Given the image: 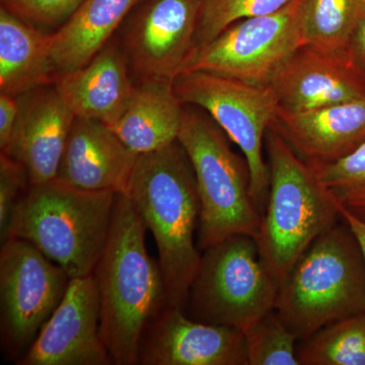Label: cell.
Segmentation results:
<instances>
[{
    "mask_svg": "<svg viewBox=\"0 0 365 365\" xmlns=\"http://www.w3.org/2000/svg\"><path fill=\"white\" fill-rule=\"evenodd\" d=\"M146 230L129 197L117 194L107 242L93 272L101 333L113 364H138L143 334L167 306L162 269L146 249Z\"/></svg>",
    "mask_w": 365,
    "mask_h": 365,
    "instance_id": "6da1fadb",
    "label": "cell"
},
{
    "mask_svg": "<svg viewBox=\"0 0 365 365\" xmlns=\"http://www.w3.org/2000/svg\"><path fill=\"white\" fill-rule=\"evenodd\" d=\"M125 195L155 237L167 306L185 311L201 260L194 237L200 198L193 167L179 140L138 155Z\"/></svg>",
    "mask_w": 365,
    "mask_h": 365,
    "instance_id": "7a4b0ae2",
    "label": "cell"
},
{
    "mask_svg": "<svg viewBox=\"0 0 365 365\" xmlns=\"http://www.w3.org/2000/svg\"><path fill=\"white\" fill-rule=\"evenodd\" d=\"M275 311L297 340L365 313V262L343 220L319 235L280 283Z\"/></svg>",
    "mask_w": 365,
    "mask_h": 365,
    "instance_id": "3957f363",
    "label": "cell"
},
{
    "mask_svg": "<svg viewBox=\"0 0 365 365\" xmlns=\"http://www.w3.org/2000/svg\"><path fill=\"white\" fill-rule=\"evenodd\" d=\"M116 195L58 179L31 185L14 209L9 239L31 242L71 278L91 275L107 242Z\"/></svg>",
    "mask_w": 365,
    "mask_h": 365,
    "instance_id": "277c9868",
    "label": "cell"
},
{
    "mask_svg": "<svg viewBox=\"0 0 365 365\" xmlns=\"http://www.w3.org/2000/svg\"><path fill=\"white\" fill-rule=\"evenodd\" d=\"M265 145L270 182L256 242L262 261L280 285L312 242L337 223L340 213L314 168L273 127Z\"/></svg>",
    "mask_w": 365,
    "mask_h": 365,
    "instance_id": "5b68a950",
    "label": "cell"
},
{
    "mask_svg": "<svg viewBox=\"0 0 365 365\" xmlns=\"http://www.w3.org/2000/svg\"><path fill=\"white\" fill-rule=\"evenodd\" d=\"M227 138L211 117L184 109L178 140L195 174L201 251L232 235L256 240L260 232L262 215L252 198L248 163L230 148Z\"/></svg>",
    "mask_w": 365,
    "mask_h": 365,
    "instance_id": "8992f818",
    "label": "cell"
},
{
    "mask_svg": "<svg viewBox=\"0 0 365 365\" xmlns=\"http://www.w3.org/2000/svg\"><path fill=\"white\" fill-rule=\"evenodd\" d=\"M202 252L187 304L192 319L244 332L275 309L279 283L254 237L232 235Z\"/></svg>",
    "mask_w": 365,
    "mask_h": 365,
    "instance_id": "52a82bcc",
    "label": "cell"
},
{
    "mask_svg": "<svg viewBox=\"0 0 365 365\" xmlns=\"http://www.w3.org/2000/svg\"><path fill=\"white\" fill-rule=\"evenodd\" d=\"M174 90L182 104L201 108L239 146L248 163L252 198L263 215L270 182L264 143L279 107L272 88L197 71L180 74Z\"/></svg>",
    "mask_w": 365,
    "mask_h": 365,
    "instance_id": "ba28073f",
    "label": "cell"
},
{
    "mask_svg": "<svg viewBox=\"0 0 365 365\" xmlns=\"http://www.w3.org/2000/svg\"><path fill=\"white\" fill-rule=\"evenodd\" d=\"M302 2L292 0L275 13L232 24L192 53L182 73L207 71L249 85L270 86L304 46Z\"/></svg>",
    "mask_w": 365,
    "mask_h": 365,
    "instance_id": "9c48e42d",
    "label": "cell"
},
{
    "mask_svg": "<svg viewBox=\"0 0 365 365\" xmlns=\"http://www.w3.org/2000/svg\"><path fill=\"white\" fill-rule=\"evenodd\" d=\"M71 278L31 242L11 237L0 250V332L11 359H21L59 306Z\"/></svg>",
    "mask_w": 365,
    "mask_h": 365,
    "instance_id": "30bf717a",
    "label": "cell"
},
{
    "mask_svg": "<svg viewBox=\"0 0 365 365\" xmlns=\"http://www.w3.org/2000/svg\"><path fill=\"white\" fill-rule=\"evenodd\" d=\"M20 365H110L101 333V304L93 274L71 278L63 299Z\"/></svg>",
    "mask_w": 365,
    "mask_h": 365,
    "instance_id": "8fae6325",
    "label": "cell"
},
{
    "mask_svg": "<svg viewBox=\"0 0 365 365\" xmlns=\"http://www.w3.org/2000/svg\"><path fill=\"white\" fill-rule=\"evenodd\" d=\"M199 0H145L127 30V54L141 79L178 78L195 49Z\"/></svg>",
    "mask_w": 365,
    "mask_h": 365,
    "instance_id": "7c38bea8",
    "label": "cell"
},
{
    "mask_svg": "<svg viewBox=\"0 0 365 365\" xmlns=\"http://www.w3.org/2000/svg\"><path fill=\"white\" fill-rule=\"evenodd\" d=\"M138 364L249 365V360L242 331L202 323L165 306L143 334Z\"/></svg>",
    "mask_w": 365,
    "mask_h": 365,
    "instance_id": "4fadbf2b",
    "label": "cell"
},
{
    "mask_svg": "<svg viewBox=\"0 0 365 365\" xmlns=\"http://www.w3.org/2000/svg\"><path fill=\"white\" fill-rule=\"evenodd\" d=\"M270 86L281 109L309 111L365 98V73L348 49L302 46Z\"/></svg>",
    "mask_w": 365,
    "mask_h": 365,
    "instance_id": "5bb4252c",
    "label": "cell"
},
{
    "mask_svg": "<svg viewBox=\"0 0 365 365\" xmlns=\"http://www.w3.org/2000/svg\"><path fill=\"white\" fill-rule=\"evenodd\" d=\"M13 138L2 153L26 168L31 185L56 179L76 115L58 88L25 93Z\"/></svg>",
    "mask_w": 365,
    "mask_h": 365,
    "instance_id": "9a60e30c",
    "label": "cell"
},
{
    "mask_svg": "<svg viewBox=\"0 0 365 365\" xmlns=\"http://www.w3.org/2000/svg\"><path fill=\"white\" fill-rule=\"evenodd\" d=\"M137 158L107 124L76 118L56 179L86 191L126 194Z\"/></svg>",
    "mask_w": 365,
    "mask_h": 365,
    "instance_id": "2e32d148",
    "label": "cell"
},
{
    "mask_svg": "<svg viewBox=\"0 0 365 365\" xmlns=\"http://www.w3.org/2000/svg\"><path fill=\"white\" fill-rule=\"evenodd\" d=\"M271 127L307 163L337 162L365 143V98L302 112L278 107Z\"/></svg>",
    "mask_w": 365,
    "mask_h": 365,
    "instance_id": "e0dca14e",
    "label": "cell"
},
{
    "mask_svg": "<svg viewBox=\"0 0 365 365\" xmlns=\"http://www.w3.org/2000/svg\"><path fill=\"white\" fill-rule=\"evenodd\" d=\"M55 86L76 118L108 126L121 116L135 88L123 53L110 44L85 66L59 76Z\"/></svg>",
    "mask_w": 365,
    "mask_h": 365,
    "instance_id": "ac0fdd59",
    "label": "cell"
},
{
    "mask_svg": "<svg viewBox=\"0 0 365 365\" xmlns=\"http://www.w3.org/2000/svg\"><path fill=\"white\" fill-rule=\"evenodd\" d=\"M182 113L174 81L141 79L121 116L109 127L132 151L146 155L178 140Z\"/></svg>",
    "mask_w": 365,
    "mask_h": 365,
    "instance_id": "d6986e66",
    "label": "cell"
},
{
    "mask_svg": "<svg viewBox=\"0 0 365 365\" xmlns=\"http://www.w3.org/2000/svg\"><path fill=\"white\" fill-rule=\"evenodd\" d=\"M141 1L85 0L50 37V55L57 78L88 63Z\"/></svg>",
    "mask_w": 365,
    "mask_h": 365,
    "instance_id": "ffe728a7",
    "label": "cell"
},
{
    "mask_svg": "<svg viewBox=\"0 0 365 365\" xmlns=\"http://www.w3.org/2000/svg\"><path fill=\"white\" fill-rule=\"evenodd\" d=\"M50 37L0 7V91L18 97L44 86L54 76Z\"/></svg>",
    "mask_w": 365,
    "mask_h": 365,
    "instance_id": "44dd1931",
    "label": "cell"
},
{
    "mask_svg": "<svg viewBox=\"0 0 365 365\" xmlns=\"http://www.w3.org/2000/svg\"><path fill=\"white\" fill-rule=\"evenodd\" d=\"M300 365H365V313L334 322L302 340Z\"/></svg>",
    "mask_w": 365,
    "mask_h": 365,
    "instance_id": "7402d4cb",
    "label": "cell"
},
{
    "mask_svg": "<svg viewBox=\"0 0 365 365\" xmlns=\"http://www.w3.org/2000/svg\"><path fill=\"white\" fill-rule=\"evenodd\" d=\"M364 9V0H304V46L326 50L347 49L350 37Z\"/></svg>",
    "mask_w": 365,
    "mask_h": 365,
    "instance_id": "603a6c76",
    "label": "cell"
},
{
    "mask_svg": "<svg viewBox=\"0 0 365 365\" xmlns=\"http://www.w3.org/2000/svg\"><path fill=\"white\" fill-rule=\"evenodd\" d=\"M311 165L338 208L365 222V143L337 162Z\"/></svg>",
    "mask_w": 365,
    "mask_h": 365,
    "instance_id": "cb8c5ba5",
    "label": "cell"
},
{
    "mask_svg": "<svg viewBox=\"0 0 365 365\" xmlns=\"http://www.w3.org/2000/svg\"><path fill=\"white\" fill-rule=\"evenodd\" d=\"M249 365H300L297 338L275 309L244 331Z\"/></svg>",
    "mask_w": 365,
    "mask_h": 365,
    "instance_id": "d4e9b609",
    "label": "cell"
},
{
    "mask_svg": "<svg viewBox=\"0 0 365 365\" xmlns=\"http://www.w3.org/2000/svg\"><path fill=\"white\" fill-rule=\"evenodd\" d=\"M198 26L195 50L215 39L222 31L237 21L252 16L275 13L292 0H199ZM193 51V52H194Z\"/></svg>",
    "mask_w": 365,
    "mask_h": 365,
    "instance_id": "484cf974",
    "label": "cell"
},
{
    "mask_svg": "<svg viewBox=\"0 0 365 365\" xmlns=\"http://www.w3.org/2000/svg\"><path fill=\"white\" fill-rule=\"evenodd\" d=\"M85 0H0L1 7L34 26H63Z\"/></svg>",
    "mask_w": 365,
    "mask_h": 365,
    "instance_id": "4316f807",
    "label": "cell"
},
{
    "mask_svg": "<svg viewBox=\"0 0 365 365\" xmlns=\"http://www.w3.org/2000/svg\"><path fill=\"white\" fill-rule=\"evenodd\" d=\"M31 186L26 168L1 153L0 155V240L9 239V230L16 204Z\"/></svg>",
    "mask_w": 365,
    "mask_h": 365,
    "instance_id": "83f0119b",
    "label": "cell"
},
{
    "mask_svg": "<svg viewBox=\"0 0 365 365\" xmlns=\"http://www.w3.org/2000/svg\"><path fill=\"white\" fill-rule=\"evenodd\" d=\"M20 114V101L14 96L0 93V150L4 151L13 138Z\"/></svg>",
    "mask_w": 365,
    "mask_h": 365,
    "instance_id": "f1b7e54d",
    "label": "cell"
},
{
    "mask_svg": "<svg viewBox=\"0 0 365 365\" xmlns=\"http://www.w3.org/2000/svg\"><path fill=\"white\" fill-rule=\"evenodd\" d=\"M347 49L353 61L365 73V9L355 26Z\"/></svg>",
    "mask_w": 365,
    "mask_h": 365,
    "instance_id": "f546056e",
    "label": "cell"
},
{
    "mask_svg": "<svg viewBox=\"0 0 365 365\" xmlns=\"http://www.w3.org/2000/svg\"><path fill=\"white\" fill-rule=\"evenodd\" d=\"M339 209L340 217L344 220L349 227L351 228L353 234L356 237L357 241L359 242L360 248H361L362 254L365 262V222L361 220H357L347 211Z\"/></svg>",
    "mask_w": 365,
    "mask_h": 365,
    "instance_id": "4dcf8cb0",
    "label": "cell"
},
{
    "mask_svg": "<svg viewBox=\"0 0 365 365\" xmlns=\"http://www.w3.org/2000/svg\"><path fill=\"white\" fill-rule=\"evenodd\" d=\"M364 1H365V0H364Z\"/></svg>",
    "mask_w": 365,
    "mask_h": 365,
    "instance_id": "1f68e13d",
    "label": "cell"
}]
</instances>
